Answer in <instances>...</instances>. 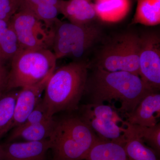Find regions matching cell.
Wrapping results in <instances>:
<instances>
[{
  "instance_id": "cell-2",
  "label": "cell",
  "mask_w": 160,
  "mask_h": 160,
  "mask_svg": "<svg viewBox=\"0 0 160 160\" xmlns=\"http://www.w3.org/2000/svg\"><path fill=\"white\" fill-rule=\"evenodd\" d=\"M88 68L83 61H73L55 69L46 84L42 99L49 116L78 109L86 91Z\"/></svg>"
},
{
  "instance_id": "cell-4",
  "label": "cell",
  "mask_w": 160,
  "mask_h": 160,
  "mask_svg": "<svg viewBox=\"0 0 160 160\" xmlns=\"http://www.w3.org/2000/svg\"><path fill=\"white\" fill-rule=\"evenodd\" d=\"M57 61L50 49L20 50L9 62L6 91L49 79L55 70Z\"/></svg>"
},
{
  "instance_id": "cell-7",
  "label": "cell",
  "mask_w": 160,
  "mask_h": 160,
  "mask_svg": "<svg viewBox=\"0 0 160 160\" xmlns=\"http://www.w3.org/2000/svg\"><path fill=\"white\" fill-rule=\"evenodd\" d=\"M139 36L132 32L120 34L100 51L97 68L109 72H128L139 76Z\"/></svg>"
},
{
  "instance_id": "cell-3",
  "label": "cell",
  "mask_w": 160,
  "mask_h": 160,
  "mask_svg": "<svg viewBox=\"0 0 160 160\" xmlns=\"http://www.w3.org/2000/svg\"><path fill=\"white\" fill-rule=\"evenodd\" d=\"M49 139L52 160H85L98 138L81 118L72 117L56 121Z\"/></svg>"
},
{
  "instance_id": "cell-25",
  "label": "cell",
  "mask_w": 160,
  "mask_h": 160,
  "mask_svg": "<svg viewBox=\"0 0 160 160\" xmlns=\"http://www.w3.org/2000/svg\"><path fill=\"white\" fill-rule=\"evenodd\" d=\"M8 62L0 60V95L6 90L9 68Z\"/></svg>"
},
{
  "instance_id": "cell-9",
  "label": "cell",
  "mask_w": 160,
  "mask_h": 160,
  "mask_svg": "<svg viewBox=\"0 0 160 160\" xmlns=\"http://www.w3.org/2000/svg\"><path fill=\"white\" fill-rule=\"evenodd\" d=\"M139 76L155 91L160 87V38L154 32L140 36Z\"/></svg>"
},
{
  "instance_id": "cell-8",
  "label": "cell",
  "mask_w": 160,
  "mask_h": 160,
  "mask_svg": "<svg viewBox=\"0 0 160 160\" xmlns=\"http://www.w3.org/2000/svg\"><path fill=\"white\" fill-rule=\"evenodd\" d=\"M10 21L21 50H51L54 37L53 25L49 26L29 12L22 9H18Z\"/></svg>"
},
{
  "instance_id": "cell-10",
  "label": "cell",
  "mask_w": 160,
  "mask_h": 160,
  "mask_svg": "<svg viewBox=\"0 0 160 160\" xmlns=\"http://www.w3.org/2000/svg\"><path fill=\"white\" fill-rule=\"evenodd\" d=\"M3 160H44L51 148L50 139L40 141L9 142L1 145Z\"/></svg>"
},
{
  "instance_id": "cell-6",
  "label": "cell",
  "mask_w": 160,
  "mask_h": 160,
  "mask_svg": "<svg viewBox=\"0 0 160 160\" xmlns=\"http://www.w3.org/2000/svg\"><path fill=\"white\" fill-rule=\"evenodd\" d=\"M82 113L81 118L100 140L124 146L132 137L131 124L111 105L89 103L83 106Z\"/></svg>"
},
{
  "instance_id": "cell-24",
  "label": "cell",
  "mask_w": 160,
  "mask_h": 160,
  "mask_svg": "<svg viewBox=\"0 0 160 160\" xmlns=\"http://www.w3.org/2000/svg\"><path fill=\"white\" fill-rule=\"evenodd\" d=\"M62 0H19L18 9L30 11L32 8L40 3L52 4L59 7Z\"/></svg>"
},
{
  "instance_id": "cell-16",
  "label": "cell",
  "mask_w": 160,
  "mask_h": 160,
  "mask_svg": "<svg viewBox=\"0 0 160 160\" xmlns=\"http://www.w3.org/2000/svg\"><path fill=\"white\" fill-rule=\"evenodd\" d=\"M85 160H130L122 145L98 139Z\"/></svg>"
},
{
  "instance_id": "cell-15",
  "label": "cell",
  "mask_w": 160,
  "mask_h": 160,
  "mask_svg": "<svg viewBox=\"0 0 160 160\" xmlns=\"http://www.w3.org/2000/svg\"><path fill=\"white\" fill-rule=\"evenodd\" d=\"M56 121L53 117L42 122L24 125L15 127L10 134L9 142L17 139L25 141H40L48 139L51 137Z\"/></svg>"
},
{
  "instance_id": "cell-21",
  "label": "cell",
  "mask_w": 160,
  "mask_h": 160,
  "mask_svg": "<svg viewBox=\"0 0 160 160\" xmlns=\"http://www.w3.org/2000/svg\"><path fill=\"white\" fill-rule=\"evenodd\" d=\"M124 146L130 160H158L154 151L137 138H130Z\"/></svg>"
},
{
  "instance_id": "cell-22",
  "label": "cell",
  "mask_w": 160,
  "mask_h": 160,
  "mask_svg": "<svg viewBox=\"0 0 160 160\" xmlns=\"http://www.w3.org/2000/svg\"><path fill=\"white\" fill-rule=\"evenodd\" d=\"M52 118L53 117L49 116L47 109L43 102L42 99H41L35 108L28 116L25 122L22 125L37 124Z\"/></svg>"
},
{
  "instance_id": "cell-13",
  "label": "cell",
  "mask_w": 160,
  "mask_h": 160,
  "mask_svg": "<svg viewBox=\"0 0 160 160\" xmlns=\"http://www.w3.org/2000/svg\"><path fill=\"white\" fill-rule=\"evenodd\" d=\"M60 13L69 22L84 26L98 18L93 3L86 0H62Z\"/></svg>"
},
{
  "instance_id": "cell-27",
  "label": "cell",
  "mask_w": 160,
  "mask_h": 160,
  "mask_svg": "<svg viewBox=\"0 0 160 160\" xmlns=\"http://www.w3.org/2000/svg\"><path fill=\"white\" fill-rule=\"evenodd\" d=\"M86 1H89V2H91L92 0H86Z\"/></svg>"
},
{
  "instance_id": "cell-23",
  "label": "cell",
  "mask_w": 160,
  "mask_h": 160,
  "mask_svg": "<svg viewBox=\"0 0 160 160\" xmlns=\"http://www.w3.org/2000/svg\"><path fill=\"white\" fill-rule=\"evenodd\" d=\"M19 8V0H0V20H10Z\"/></svg>"
},
{
  "instance_id": "cell-20",
  "label": "cell",
  "mask_w": 160,
  "mask_h": 160,
  "mask_svg": "<svg viewBox=\"0 0 160 160\" xmlns=\"http://www.w3.org/2000/svg\"><path fill=\"white\" fill-rule=\"evenodd\" d=\"M132 137L137 138L149 145L159 152L160 150V123L155 126L147 127L131 124Z\"/></svg>"
},
{
  "instance_id": "cell-18",
  "label": "cell",
  "mask_w": 160,
  "mask_h": 160,
  "mask_svg": "<svg viewBox=\"0 0 160 160\" xmlns=\"http://www.w3.org/2000/svg\"><path fill=\"white\" fill-rule=\"evenodd\" d=\"M10 20H0V60L6 62H10L21 50Z\"/></svg>"
},
{
  "instance_id": "cell-12",
  "label": "cell",
  "mask_w": 160,
  "mask_h": 160,
  "mask_svg": "<svg viewBox=\"0 0 160 160\" xmlns=\"http://www.w3.org/2000/svg\"><path fill=\"white\" fill-rule=\"evenodd\" d=\"M48 79L38 84L21 88L18 91L13 118L12 128L20 126L26 121L41 100Z\"/></svg>"
},
{
  "instance_id": "cell-1",
  "label": "cell",
  "mask_w": 160,
  "mask_h": 160,
  "mask_svg": "<svg viewBox=\"0 0 160 160\" xmlns=\"http://www.w3.org/2000/svg\"><path fill=\"white\" fill-rule=\"evenodd\" d=\"M86 91L91 103L118 102L125 114L134 111L141 100L154 92L139 76L126 71L109 72L97 68L88 77Z\"/></svg>"
},
{
  "instance_id": "cell-5",
  "label": "cell",
  "mask_w": 160,
  "mask_h": 160,
  "mask_svg": "<svg viewBox=\"0 0 160 160\" xmlns=\"http://www.w3.org/2000/svg\"><path fill=\"white\" fill-rule=\"evenodd\" d=\"M52 48L58 59L69 58L74 62L81 59L100 37V29L92 25H76L57 19L53 24Z\"/></svg>"
},
{
  "instance_id": "cell-17",
  "label": "cell",
  "mask_w": 160,
  "mask_h": 160,
  "mask_svg": "<svg viewBox=\"0 0 160 160\" xmlns=\"http://www.w3.org/2000/svg\"><path fill=\"white\" fill-rule=\"evenodd\" d=\"M160 24V0H137L136 9L131 25L147 26Z\"/></svg>"
},
{
  "instance_id": "cell-11",
  "label": "cell",
  "mask_w": 160,
  "mask_h": 160,
  "mask_svg": "<svg viewBox=\"0 0 160 160\" xmlns=\"http://www.w3.org/2000/svg\"><path fill=\"white\" fill-rule=\"evenodd\" d=\"M126 121L132 125L152 127L159 122L160 94L152 92L146 95L134 111L125 114Z\"/></svg>"
},
{
  "instance_id": "cell-14",
  "label": "cell",
  "mask_w": 160,
  "mask_h": 160,
  "mask_svg": "<svg viewBox=\"0 0 160 160\" xmlns=\"http://www.w3.org/2000/svg\"><path fill=\"white\" fill-rule=\"evenodd\" d=\"M97 18L108 23L118 22L130 11L131 0H94Z\"/></svg>"
},
{
  "instance_id": "cell-19",
  "label": "cell",
  "mask_w": 160,
  "mask_h": 160,
  "mask_svg": "<svg viewBox=\"0 0 160 160\" xmlns=\"http://www.w3.org/2000/svg\"><path fill=\"white\" fill-rule=\"evenodd\" d=\"M18 91H6L0 95V139L12 128Z\"/></svg>"
},
{
  "instance_id": "cell-26",
  "label": "cell",
  "mask_w": 160,
  "mask_h": 160,
  "mask_svg": "<svg viewBox=\"0 0 160 160\" xmlns=\"http://www.w3.org/2000/svg\"><path fill=\"white\" fill-rule=\"evenodd\" d=\"M0 160H3L2 149L1 145H0Z\"/></svg>"
}]
</instances>
